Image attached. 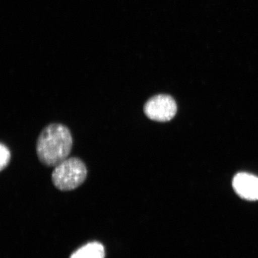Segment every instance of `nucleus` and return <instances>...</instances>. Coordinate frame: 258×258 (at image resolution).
<instances>
[{"instance_id": "f257e3e1", "label": "nucleus", "mask_w": 258, "mask_h": 258, "mask_svg": "<svg viewBox=\"0 0 258 258\" xmlns=\"http://www.w3.org/2000/svg\"><path fill=\"white\" fill-rule=\"evenodd\" d=\"M73 145L72 132L67 125L56 122L48 124L37 138L38 159L44 166L54 167L69 158Z\"/></svg>"}, {"instance_id": "f03ea898", "label": "nucleus", "mask_w": 258, "mask_h": 258, "mask_svg": "<svg viewBox=\"0 0 258 258\" xmlns=\"http://www.w3.org/2000/svg\"><path fill=\"white\" fill-rule=\"evenodd\" d=\"M88 176V169L79 157L67 158L54 167L51 179L60 191H72L82 185Z\"/></svg>"}, {"instance_id": "7ed1b4c3", "label": "nucleus", "mask_w": 258, "mask_h": 258, "mask_svg": "<svg viewBox=\"0 0 258 258\" xmlns=\"http://www.w3.org/2000/svg\"><path fill=\"white\" fill-rule=\"evenodd\" d=\"M177 111L175 100L166 95L153 97L144 106V112L151 120L165 122L172 120Z\"/></svg>"}, {"instance_id": "20e7f679", "label": "nucleus", "mask_w": 258, "mask_h": 258, "mask_svg": "<svg viewBox=\"0 0 258 258\" xmlns=\"http://www.w3.org/2000/svg\"><path fill=\"white\" fill-rule=\"evenodd\" d=\"M233 188L241 198L249 201L258 200V177L247 173H239L234 177Z\"/></svg>"}, {"instance_id": "39448f33", "label": "nucleus", "mask_w": 258, "mask_h": 258, "mask_svg": "<svg viewBox=\"0 0 258 258\" xmlns=\"http://www.w3.org/2000/svg\"><path fill=\"white\" fill-rule=\"evenodd\" d=\"M104 246L100 242L93 241L84 245L71 255L70 258H105Z\"/></svg>"}, {"instance_id": "423d86ee", "label": "nucleus", "mask_w": 258, "mask_h": 258, "mask_svg": "<svg viewBox=\"0 0 258 258\" xmlns=\"http://www.w3.org/2000/svg\"><path fill=\"white\" fill-rule=\"evenodd\" d=\"M0 170L3 171L7 167L11 161V153L7 145L2 143L0 146Z\"/></svg>"}]
</instances>
